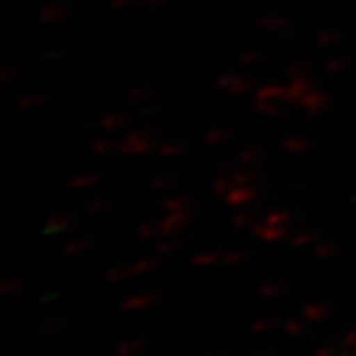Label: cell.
Segmentation results:
<instances>
[{
    "mask_svg": "<svg viewBox=\"0 0 356 356\" xmlns=\"http://www.w3.org/2000/svg\"><path fill=\"white\" fill-rule=\"evenodd\" d=\"M40 103H42V97H38V95H28V97H22V99L18 102V105H20V107H36Z\"/></svg>",
    "mask_w": 356,
    "mask_h": 356,
    "instance_id": "20",
    "label": "cell"
},
{
    "mask_svg": "<svg viewBox=\"0 0 356 356\" xmlns=\"http://www.w3.org/2000/svg\"><path fill=\"white\" fill-rule=\"evenodd\" d=\"M255 161H259V153L255 149H245L242 154H240V163L245 166L254 165Z\"/></svg>",
    "mask_w": 356,
    "mask_h": 356,
    "instance_id": "13",
    "label": "cell"
},
{
    "mask_svg": "<svg viewBox=\"0 0 356 356\" xmlns=\"http://www.w3.org/2000/svg\"><path fill=\"white\" fill-rule=\"evenodd\" d=\"M283 218H287V216H285V214H281V212H275L273 216H269V220H271V222H277V220H283Z\"/></svg>",
    "mask_w": 356,
    "mask_h": 356,
    "instance_id": "26",
    "label": "cell"
},
{
    "mask_svg": "<svg viewBox=\"0 0 356 356\" xmlns=\"http://www.w3.org/2000/svg\"><path fill=\"white\" fill-rule=\"evenodd\" d=\"M259 24L264 26L266 30H273L275 32V30H281V28H287L289 22L285 18H281V16H267V18L259 20Z\"/></svg>",
    "mask_w": 356,
    "mask_h": 356,
    "instance_id": "7",
    "label": "cell"
},
{
    "mask_svg": "<svg viewBox=\"0 0 356 356\" xmlns=\"http://www.w3.org/2000/svg\"><path fill=\"white\" fill-rule=\"evenodd\" d=\"M255 107H257V111H261V113L267 115L281 113V103L273 102V99H269V102H255Z\"/></svg>",
    "mask_w": 356,
    "mask_h": 356,
    "instance_id": "10",
    "label": "cell"
},
{
    "mask_svg": "<svg viewBox=\"0 0 356 356\" xmlns=\"http://www.w3.org/2000/svg\"><path fill=\"white\" fill-rule=\"evenodd\" d=\"M255 175L252 170H238V172H234L232 177H229V182H232V186H238V184H250V182H254Z\"/></svg>",
    "mask_w": 356,
    "mask_h": 356,
    "instance_id": "8",
    "label": "cell"
},
{
    "mask_svg": "<svg viewBox=\"0 0 356 356\" xmlns=\"http://www.w3.org/2000/svg\"><path fill=\"white\" fill-rule=\"evenodd\" d=\"M60 56V51H50V54H46V58H58Z\"/></svg>",
    "mask_w": 356,
    "mask_h": 356,
    "instance_id": "29",
    "label": "cell"
},
{
    "mask_svg": "<svg viewBox=\"0 0 356 356\" xmlns=\"http://www.w3.org/2000/svg\"><path fill=\"white\" fill-rule=\"evenodd\" d=\"M280 102L285 99L287 102V88H281V86H266L255 93V102Z\"/></svg>",
    "mask_w": 356,
    "mask_h": 356,
    "instance_id": "5",
    "label": "cell"
},
{
    "mask_svg": "<svg viewBox=\"0 0 356 356\" xmlns=\"http://www.w3.org/2000/svg\"><path fill=\"white\" fill-rule=\"evenodd\" d=\"M218 170H220V172H228V170H232V166L224 163V165H218Z\"/></svg>",
    "mask_w": 356,
    "mask_h": 356,
    "instance_id": "27",
    "label": "cell"
},
{
    "mask_svg": "<svg viewBox=\"0 0 356 356\" xmlns=\"http://www.w3.org/2000/svg\"><path fill=\"white\" fill-rule=\"evenodd\" d=\"M232 188V182H229V178H218L216 184H214V192L216 194H224V192H228Z\"/></svg>",
    "mask_w": 356,
    "mask_h": 356,
    "instance_id": "19",
    "label": "cell"
},
{
    "mask_svg": "<svg viewBox=\"0 0 356 356\" xmlns=\"http://www.w3.org/2000/svg\"><path fill=\"white\" fill-rule=\"evenodd\" d=\"M153 147V137L145 133H131L129 139L121 145V153L125 154H139L147 153Z\"/></svg>",
    "mask_w": 356,
    "mask_h": 356,
    "instance_id": "1",
    "label": "cell"
},
{
    "mask_svg": "<svg viewBox=\"0 0 356 356\" xmlns=\"http://www.w3.org/2000/svg\"><path fill=\"white\" fill-rule=\"evenodd\" d=\"M93 182H97V177H93V175H89V177H79V178H74L70 184L77 188V186H89V184H93Z\"/></svg>",
    "mask_w": 356,
    "mask_h": 356,
    "instance_id": "17",
    "label": "cell"
},
{
    "mask_svg": "<svg viewBox=\"0 0 356 356\" xmlns=\"http://www.w3.org/2000/svg\"><path fill=\"white\" fill-rule=\"evenodd\" d=\"M182 151H184L182 145H166V147H161L156 153L161 154V156H175V154H180Z\"/></svg>",
    "mask_w": 356,
    "mask_h": 356,
    "instance_id": "14",
    "label": "cell"
},
{
    "mask_svg": "<svg viewBox=\"0 0 356 356\" xmlns=\"http://www.w3.org/2000/svg\"><path fill=\"white\" fill-rule=\"evenodd\" d=\"M255 196L254 188L245 186V184H238V186H232L228 192H226V198H228L229 204H245L250 202Z\"/></svg>",
    "mask_w": 356,
    "mask_h": 356,
    "instance_id": "4",
    "label": "cell"
},
{
    "mask_svg": "<svg viewBox=\"0 0 356 356\" xmlns=\"http://www.w3.org/2000/svg\"><path fill=\"white\" fill-rule=\"evenodd\" d=\"M115 145L111 140H97L95 145H93V149L97 151V153H109L111 149H113Z\"/></svg>",
    "mask_w": 356,
    "mask_h": 356,
    "instance_id": "22",
    "label": "cell"
},
{
    "mask_svg": "<svg viewBox=\"0 0 356 356\" xmlns=\"http://www.w3.org/2000/svg\"><path fill=\"white\" fill-rule=\"evenodd\" d=\"M307 147H309V143L303 137H289L285 140V149L291 153H303V151H307Z\"/></svg>",
    "mask_w": 356,
    "mask_h": 356,
    "instance_id": "9",
    "label": "cell"
},
{
    "mask_svg": "<svg viewBox=\"0 0 356 356\" xmlns=\"http://www.w3.org/2000/svg\"><path fill=\"white\" fill-rule=\"evenodd\" d=\"M226 139H228V133L222 131V129H214V131H210V133L206 135V143H208V145H218V143H222V140Z\"/></svg>",
    "mask_w": 356,
    "mask_h": 356,
    "instance_id": "12",
    "label": "cell"
},
{
    "mask_svg": "<svg viewBox=\"0 0 356 356\" xmlns=\"http://www.w3.org/2000/svg\"><path fill=\"white\" fill-rule=\"evenodd\" d=\"M103 204H105V202H93L91 206H89V210H99Z\"/></svg>",
    "mask_w": 356,
    "mask_h": 356,
    "instance_id": "28",
    "label": "cell"
},
{
    "mask_svg": "<svg viewBox=\"0 0 356 356\" xmlns=\"http://www.w3.org/2000/svg\"><path fill=\"white\" fill-rule=\"evenodd\" d=\"M175 184V178L172 177H159L153 180L154 188H166V186H172Z\"/></svg>",
    "mask_w": 356,
    "mask_h": 356,
    "instance_id": "21",
    "label": "cell"
},
{
    "mask_svg": "<svg viewBox=\"0 0 356 356\" xmlns=\"http://www.w3.org/2000/svg\"><path fill=\"white\" fill-rule=\"evenodd\" d=\"M149 95H151V91H149V89L139 88V89H135V91H131V93H129V102H131V103L145 102V99H147Z\"/></svg>",
    "mask_w": 356,
    "mask_h": 356,
    "instance_id": "15",
    "label": "cell"
},
{
    "mask_svg": "<svg viewBox=\"0 0 356 356\" xmlns=\"http://www.w3.org/2000/svg\"><path fill=\"white\" fill-rule=\"evenodd\" d=\"M125 121H127V117H125V115H107V117H103L102 125L105 129H117V127H121Z\"/></svg>",
    "mask_w": 356,
    "mask_h": 356,
    "instance_id": "11",
    "label": "cell"
},
{
    "mask_svg": "<svg viewBox=\"0 0 356 356\" xmlns=\"http://www.w3.org/2000/svg\"><path fill=\"white\" fill-rule=\"evenodd\" d=\"M14 72L13 70H10V67H4V70H2V74H0V77H2V79H8V77L13 76Z\"/></svg>",
    "mask_w": 356,
    "mask_h": 356,
    "instance_id": "25",
    "label": "cell"
},
{
    "mask_svg": "<svg viewBox=\"0 0 356 356\" xmlns=\"http://www.w3.org/2000/svg\"><path fill=\"white\" fill-rule=\"evenodd\" d=\"M133 4V0H115L113 6L115 8H121V6H131Z\"/></svg>",
    "mask_w": 356,
    "mask_h": 356,
    "instance_id": "24",
    "label": "cell"
},
{
    "mask_svg": "<svg viewBox=\"0 0 356 356\" xmlns=\"http://www.w3.org/2000/svg\"><path fill=\"white\" fill-rule=\"evenodd\" d=\"M344 65H346V60H343V58H332V60H329L325 64V67H327V72H339V70H343Z\"/></svg>",
    "mask_w": 356,
    "mask_h": 356,
    "instance_id": "18",
    "label": "cell"
},
{
    "mask_svg": "<svg viewBox=\"0 0 356 356\" xmlns=\"http://www.w3.org/2000/svg\"><path fill=\"white\" fill-rule=\"evenodd\" d=\"M339 38H341V36H339L337 32H323V34L318 36V44H321V46H331V44H334Z\"/></svg>",
    "mask_w": 356,
    "mask_h": 356,
    "instance_id": "16",
    "label": "cell"
},
{
    "mask_svg": "<svg viewBox=\"0 0 356 356\" xmlns=\"http://www.w3.org/2000/svg\"><path fill=\"white\" fill-rule=\"evenodd\" d=\"M218 86L228 89L232 93H243V91H248V89L252 88V83L248 79L234 76V74H224V76L218 79Z\"/></svg>",
    "mask_w": 356,
    "mask_h": 356,
    "instance_id": "3",
    "label": "cell"
},
{
    "mask_svg": "<svg viewBox=\"0 0 356 356\" xmlns=\"http://www.w3.org/2000/svg\"><path fill=\"white\" fill-rule=\"evenodd\" d=\"M299 105H303V109H305L309 115L323 113V111L329 107V97H327L325 93L317 91V89H309L307 95L301 99Z\"/></svg>",
    "mask_w": 356,
    "mask_h": 356,
    "instance_id": "2",
    "label": "cell"
},
{
    "mask_svg": "<svg viewBox=\"0 0 356 356\" xmlns=\"http://www.w3.org/2000/svg\"><path fill=\"white\" fill-rule=\"evenodd\" d=\"M259 58H261L259 54H255V51H248V54H243L240 60H242L243 64H250V62H257Z\"/></svg>",
    "mask_w": 356,
    "mask_h": 356,
    "instance_id": "23",
    "label": "cell"
},
{
    "mask_svg": "<svg viewBox=\"0 0 356 356\" xmlns=\"http://www.w3.org/2000/svg\"><path fill=\"white\" fill-rule=\"evenodd\" d=\"M65 6H46L42 14H40V18L44 20V22H56V20H60V18H64L65 16Z\"/></svg>",
    "mask_w": 356,
    "mask_h": 356,
    "instance_id": "6",
    "label": "cell"
}]
</instances>
